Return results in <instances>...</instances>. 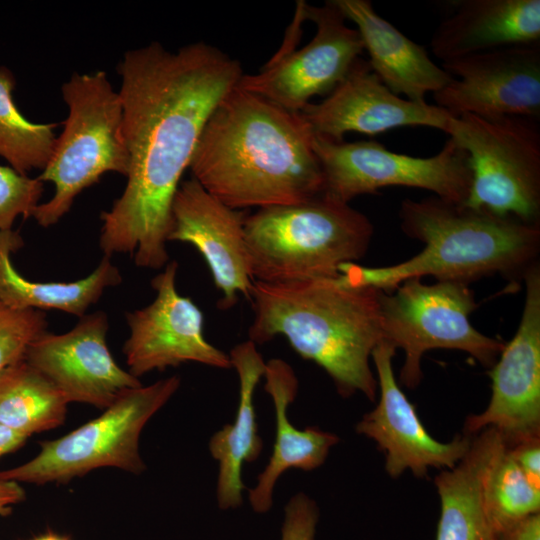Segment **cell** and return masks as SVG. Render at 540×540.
<instances>
[{"instance_id": "9", "label": "cell", "mask_w": 540, "mask_h": 540, "mask_svg": "<svg viewBox=\"0 0 540 540\" xmlns=\"http://www.w3.org/2000/svg\"><path fill=\"white\" fill-rule=\"evenodd\" d=\"M180 378L171 376L121 396L103 413L55 440L40 443V452L17 467L0 471V479L17 483L67 482L101 467L140 474V434L149 419L176 393Z\"/></svg>"}, {"instance_id": "12", "label": "cell", "mask_w": 540, "mask_h": 540, "mask_svg": "<svg viewBox=\"0 0 540 540\" xmlns=\"http://www.w3.org/2000/svg\"><path fill=\"white\" fill-rule=\"evenodd\" d=\"M525 303L517 331L505 343L489 375L492 396L480 414L467 417L466 435L497 430L505 445L539 438L540 434V267L524 277Z\"/></svg>"}, {"instance_id": "24", "label": "cell", "mask_w": 540, "mask_h": 540, "mask_svg": "<svg viewBox=\"0 0 540 540\" xmlns=\"http://www.w3.org/2000/svg\"><path fill=\"white\" fill-rule=\"evenodd\" d=\"M24 242L17 231H0V302L16 310L54 309L82 317L105 289L122 282L118 268L104 255L88 276L72 282H34L14 268L11 256Z\"/></svg>"}, {"instance_id": "23", "label": "cell", "mask_w": 540, "mask_h": 540, "mask_svg": "<svg viewBox=\"0 0 540 540\" xmlns=\"http://www.w3.org/2000/svg\"><path fill=\"white\" fill-rule=\"evenodd\" d=\"M505 447L500 433L488 427L471 441L465 456L452 469L435 477L441 501L436 540H498L486 506L490 467Z\"/></svg>"}, {"instance_id": "6", "label": "cell", "mask_w": 540, "mask_h": 540, "mask_svg": "<svg viewBox=\"0 0 540 540\" xmlns=\"http://www.w3.org/2000/svg\"><path fill=\"white\" fill-rule=\"evenodd\" d=\"M68 108L63 131L38 178L54 184L51 199L32 217L42 227L56 224L75 198L108 172L127 176L129 156L123 137V110L104 71L74 72L61 87Z\"/></svg>"}, {"instance_id": "19", "label": "cell", "mask_w": 540, "mask_h": 540, "mask_svg": "<svg viewBox=\"0 0 540 540\" xmlns=\"http://www.w3.org/2000/svg\"><path fill=\"white\" fill-rule=\"evenodd\" d=\"M333 1L345 18L356 25L371 69L394 94L422 103L428 93L438 92L452 80L423 46L382 18L370 0Z\"/></svg>"}, {"instance_id": "30", "label": "cell", "mask_w": 540, "mask_h": 540, "mask_svg": "<svg viewBox=\"0 0 540 540\" xmlns=\"http://www.w3.org/2000/svg\"><path fill=\"white\" fill-rule=\"evenodd\" d=\"M318 520L316 502L305 493L293 495L284 509L281 540H314Z\"/></svg>"}, {"instance_id": "18", "label": "cell", "mask_w": 540, "mask_h": 540, "mask_svg": "<svg viewBox=\"0 0 540 540\" xmlns=\"http://www.w3.org/2000/svg\"><path fill=\"white\" fill-rule=\"evenodd\" d=\"M246 214L232 209L194 178L180 183L172 204L168 241L194 246L210 270L214 285L222 293L220 309L235 305L239 296L250 299V273L244 222Z\"/></svg>"}, {"instance_id": "10", "label": "cell", "mask_w": 540, "mask_h": 540, "mask_svg": "<svg viewBox=\"0 0 540 540\" xmlns=\"http://www.w3.org/2000/svg\"><path fill=\"white\" fill-rule=\"evenodd\" d=\"M293 28L275 57L255 75L243 74L237 86L291 111L325 95L345 78L364 50L356 28L333 0L322 6L297 2Z\"/></svg>"}, {"instance_id": "20", "label": "cell", "mask_w": 540, "mask_h": 540, "mask_svg": "<svg viewBox=\"0 0 540 540\" xmlns=\"http://www.w3.org/2000/svg\"><path fill=\"white\" fill-rule=\"evenodd\" d=\"M534 43H540L539 0H461L436 28L430 46L446 62Z\"/></svg>"}, {"instance_id": "26", "label": "cell", "mask_w": 540, "mask_h": 540, "mask_svg": "<svg viewBox=\"0 0 540 540\" xmlns=\"http://www.w3.org/2000/svg\"><path fill=\"white\" fill-rule=\"evenodd\" d=\"M16 86L10 69L0 66V156L17 172L43 170L56 144V123L38 124L27 120L13 99Z\"/></svg>"}, {"instance_id": "32", "label": "cell", "mask_w": 540, "mask_h": 540, "mask_svg": "<svg viewBox=\"0 0 540 540\" xmlns=\"http://www.w3.org/2000/svg\"><path fill=\"white\" fill-rule=\"evenodd\" d=\"M498 540H540V513L510 525L499 533Z\"/></svg>"}, {"instance_id": "13", "label": "cell", "mask_w": 540, "mask_h": 540, "mask_svg": "<svg viewBox=\"0 0 540 540\" xmlns=\"http://www.w3.org/2000/svg\"><path fill=\"white\" fill-rule=\"evenodd\" d=\"M178 263L169 261L151 281L154 300L126 314L130 335L123 346L129 373L139 379L153 370L185 362L232 368L229 355L206 340L204 316L191 298L176 289Z\"/></svg>"}, {"instance_id": "27", "label": "cell", "mask_w": 540, "mask_h": 540, "mask_svg": "<svg viewBox=\"0 0 540 540\" xmlns=\"http://www.w3.org/2000/svg\"><path fill=\"white\" fill-rule=\"evenodd\" d=\"M485 501L490 520L498 533L529 515L539 513L540 488L527 479L506 445L490 467Z\"/></svg>"}, {"instance_id": "7", "label": "cell", "mask_w": 540, "mask_h": 540, "mask_svg": "<svg viewBox=\"0 0 540 540\" xmlns=\"http://www.w3.org/2000/svg\"><path fill=\"white\" fill-rule=\"evenodd\" d=\"M444 132L469 156L464 204L540 226L539 119L451 115Z\"/></svg>"}, {"instance_id": "25", "label": "cell", "mask_w": 540, "mask_h": 540, "mask_svg": "<svg viewBox=\"0 0 540 540\" xmlns=\"http://www.w3.org/2000/svg\"><path fill=\"white\" fill-rule=\"evenodd\" d=\"M68 404L24 358L0 372V424L16 433L29 437L60 426Z\"/></svg>"}, {"instance_id": "8", "label": "cell", "mask_w": 540, "mask_h": 540, "mask_svg": "<svg viewBox=\"0 0 540 540\" xmlns=\"http://www.w3.org/2000/svg\"><path fill=\"white\" fill-rule=\"evenodd\" d=\"M477 307L473 291L459 282L426 284L411 278L390 292L380 290L382 340L405 353L400 373L404 386H418L421 358L432 349L460 350L484 367L495 364L505 342L474 328L469 316Z\"/></svg>"}, {"instance_id": "17", "label": "cell", "mask_w": 540, "mask_h": 540, "mask_svg": "<svg viewBox=\"0 0 540 540\" xmlns=\"http://www.w3.org/2000/svg\"><path fill=\"white\" fill-rule=\"evenodd\" d=\"M300 113L314 135L335 142L344 141L349 132L377 135L403 126L444 132L451 117L436 105L394 94L361 58L323 101L307 104Z\"/></svg>"}, {"instance_id": "11", "label": "cell", "mask_w": 540, "mask_h": 540, "mask_svg": "<svg viewBox=\"0 0 540 540\" xmlns=\"http://www.w3.org/2000/svg\"><path fill=\"white\" fill-rule=\"evenodd\" d=\"M313 148L323 174L322 195L338 202L349 204L387 186L425 189L454 203H464L469 194V156L451 138L426 158L392 152L376 141L335 142L316 135Z\"/></svg>"}, {"instance_id": "1", "label": "cell", "mask_w": 540, "mask_h": 540, "mask_svg": "<svg viewBox=\"0 0 540 540\" xmlns=\"http://www.w3.org/2000/svg\"><path fill=\"white\" fill-rule=\"evenodd\" d=\"M129 171L123 193L101 213L106 256L129 253L162 269L172 204L211 113L243 75L240 62L205 42L177 51L159 42L124 53L118 65Z\"/></svg>"}, {"instance_id": "21", "label": "cell", "mask_w": 540, "mask_h": 540, "mask_svg": "<svg viewBox=\"0 0 540 540\" xmlns=\"http://www.w3.org/2000/svg\"><path fill=\"white\" fill-rule=\"evenodd\" d=\"M264 378V389L275 411V441L267 465L248 494L252 509L260 514L271 509L276 482L284 472L292 468L312 471L320 467L339 442L334 433L317 427L297 429L291 423L288 410L298 393L299 382L289 363L280 358L267 361Z\"/></svg>"}, {"instance_id": "22", "label": "cell", "mask_w": 540, "mask_h": 540, "mask_svg": "<svg viewBox=\"0 0 540 540\" xmlns=\"http://www.w3.org/2000/svg\"><path fill=\"white\" fill-rule=\"evenodd\" d=\"M228 355L239 380L238 408L234 421L224 425L209 441L210 453L218 462L216 497L222 510L235 509L243 503L246 487L241 477L242 465L255 461L263 450L254 394L264 377L266 362L249 339L235 345Z\"/></svg>"}, {"instance_id": "2", "label": "cell", "mask_w": 540, "mask_h": 540, "mask_svg": "<svg viewBox=\"0 0 540 540\" xmlns=\"http://www.w3.org/2000/svg\"><path fill=\"white\" fill-rule=\"evenodd\" d=\"M313 137L300 112L236 85L208 118L189 168L235 210L302 203L323 192Z\"/></svg>"}, {"instance_id": "31", "label": "cell", "mask_w": 540, "mask_h": 540, "mask_svg": "<svg viewBox=\"0 0 540 540\" xmlns=\"http://www.w3.org/2000/svg\"><path fill=\"white\" fill-rule=\"evenodd\" d=\"M507 450L527 479L534 486L540 488L539 438L521 442L513 447H507Z\"/></svg>"}, {"instance_id": "33", "label": "cell", "mask_w": 540, "mask_h": 540, "mask_svg": "<svg viewBox=\"0 0 540 540\" xmlns=\"http://www.w3.org/2000/svg\"><path fill=\"white\" fill-rule=\"evenodd\" d=\"M25 498V492L15 481L0 479V515L11 510V507Z\"/></svg>"}, {"instance_id": "3", "label": "cell", "mask_w": 540, "mask_h": 540, "mask_svg": "<svg viewBox=\"0 0 540 540\" xmlns=\"http://www.w3.org/2000/svg\"><path fill=\"white\" fill-rule=\"evenodd\" d=\"M398 214L402 231L422 242L423 249L391 266L342 264L339 282L390 292L408 279L431 275L468 285L494 275L524 279L539 264V225L437 196L405 199Z\"/></svg>"}, {"instance_id": "29", "label": "cell", "mask_w": 540, "mask_h": 540, "mask_svg": "<svg viewBox=\"0 0 540 540\" xmlns=\"http://www.w3.org/2000/svg\"><path fill=\"white\" fill-rule=\"evenodd\" d=\"M44 182L31 178L10 166L0 165V231L12 229L16 218L31 217L39 205Z\"/></svg>"}, {"instance_id": "15", "label": "cell", "mask_w": 540, "mask_h": 540, "mask_svg": "<svg viewBox=\"0 0 540 540\" xmlns=\"http://www.w3.org/2000/svg\"><path fill=\"white\" fill-rule=\"evenodd\" d=\"M105 312L80 318L68 332H44L33 340L24 360L44 375L68 403L79 402L105 410L128 391L142 386L123 370L106 343Z\"/></svg>"}, {"instance_id": "35", "label": "cell", "mask_w": 540, "mask_h": 540, "mask_svg": "<svg viewBox=\"0 0 540 540\" xmlns=\"http://www.w3.org/2000/svg\"><path fill=\"white\" fill-rule=\"evenodd\" d=\"M32 540H69L67 537L55 533H47L33 538Z\"/></svg>"}, {"instance_id": "5", "label": "cell", "mask_w": 540, "mask_h": 540, "mask_svg": "<svg viewBox=\"0 0 540 540\" xmlns=\"http://www.w3.org/2000/svg\"><path fill=\"white\" fill-rule=\"evenodd\" d=\"M244 229L252 279L264 283L335 278L367 253L374 232L366 215L324 195L258 209Z\"/></svg>"}, {"instance_id": "34", "label": "cell", "mask_w": 540, "mask_h": 540, "mask_svg": "<svg viewBox=\"0 0 540 540\" xmlns=\"http://www.w3.org/2000/svg\"><path fill=\"white\" fill-rule=\"evenodd\" d=\"M27 438L0 424V457L20 448Z\"/></svg>"}, {"instance_id": "14", "label": "cell", "mask_w": 540, "mask_h": 540, "mask_svg": "<svg viewBox=\"0 0 540 540\" xmlns=\"http://www.w3.org/2000/svg\"><path fill=\"white\" fill-rule=\"evenodd\" d=\"M453 78L433 94L452 116L540 118V44L487 50L443 62Z\"/></svg>"}, {"instance_id": "28", "label": "cell", "mask_w": 540, "mask_h": 540, "mask_svg": "<svg viewBox=\"0 0 540 540\" xmlns=\"http://www.w3.org/2000/svg\"><path fill=\"white\" fill-rule=\"evenodd\" d=\"M46 328L43 311L16 310L0 302V372L22 359L29 344Z\"/></svg>"}, {"instance_id": "4", "label": "cell", "mask_w": 540, "mask_h": 540, "mask_svg": "<svg viewBox=\"0 0 540 540\" xmlns=\"http://www.w3.org/2000/svg\"><path fill=\"white\" fill-rule=\"evenodd\" d=\"M337 277L254 281L248 339L257 345L283 336L303 359L325 370L342 397L361 392L374 401L378 384L370 359L382 340L380 290L349 287Z\"/></svg>"}, {"instance_id": "16", "label": "cell", "mask_w": 540, "mask_h": 540, "mask_svg": "<svg viewBox=\"0 0 540 540\" xmlns=\"http://www.w3.org/2000/svg\"><path fill=\"white\" fill-rule=\"evenodd\" d=\"M395 352L396 348L383 340L372 351L380 398L376 408L357 423L356 431L385 452V470L391 477L406 469L417 477L426 476L429 467L452 469L468 452L472 438L457 435L442 443L427 432L396 381L392 366Z\"/></svg>"}]
</instances>
